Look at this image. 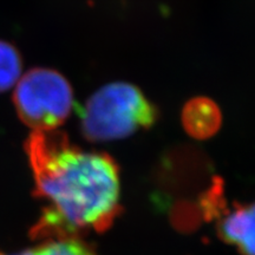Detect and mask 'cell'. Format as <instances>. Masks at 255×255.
I'll return each mask as SVG.
<instances>
[{
	"label": "cell",
	"mask_w": 255,
	"mask_h": 255,
	"mask_svg": "<svg viewBox=\"0 0 255 255\" xmlns=\"http://www.w3.org/2000/svg\"><path fill=\"white\" fill-rule=\"evenodd\" d=\"M157 120V108L138 88L111 83L87 101L81 113V132L90 142L116 141L150 129Z\"/></svg>",
	"instance_id": "cell-2"
},
{
	"label": "cell",
	"mask_w": 255,
	"mask_h": 255,
	"mask_svg": "<svg viewBox=\"0 0 255 255\" xmlns=\"http://www.w3.org/2000/svg\"><path fill=\"white\" fill-rule=\"evenodd\" d=\"M21 57L7 41L0 40V92L8 90L20 79Z\"/></svg>",
	"instance_id": "cell-7"
},
{
	"label": "cell",
	"mask_w": 255,
	"mask_h": 255,
	"mask_svg": "<svg viewBox=\"0 0 255 255\" xmlns=\"http://www.w3.org/2000/svg\"><path fill=\"white\" fill-rule=\"evenodd\" d=\"M33 194L47 206L32 226L33 240L104 233L122 213L120 168L104 152L84 151L64 132L33 131L25 142Z\"/></svg>",
	"instance_id": "cell-1"
},
{
	"label": "cell",
	"mask_w": 255,
	"mask_h": 255,
	"mask_svg": "<svg viewBox=\"0 0 255 255\" xmlns=\"http://www.w3.org/2000/svg\"><path fill=\"white\" fill-rule=\"evenodd\" d=\"M28 251L30 255H98L94 247L81 238L51 239Z\"/></svg>",
	"instance_id": "cell-6"
},
{
	"label": "cell",
	"mask_w": 255,
	"mask_h": 255,
	"mask_svg": "<svg viewBox=\"0 0 255 255\" xmlns=\"http://www.w3.org/2000/svg\"><path fill=\"white\" fill-rule=\"evenodd\" d=\"M13 103L19 119L33 131H51L71 114L72 88L55 70L32 69L18 81Z\"/></svg>",
	"instance_id": "cell-3"
},
{
	"label": "cell",
	"mask_w": 255,
	"mask_h": 255,
	"mask_svg": "<svg viewBox=\"0 0 255 255\" xmlns=\"http://www.w3.org/2000/svg\"><path fill=\"white\" fill-rule=\"evenodd\" d=\"M216 233L225 244L234 246L241 255H255V201L225 206L215 216Z\"/></svg>",
	"instance_id": "cell-4"
},
{
	"label": "cell",
	"mask_w": 255,
	"mask_h": 255,
	"mask_svg": "<svg viewBox=\"0 0 255 255\" xmlns=\"http://www.w3.org/2000/svg\"><path fill=\"white\" fill-rule=\"evenodd\" d=\"M0 255H2V253H0Z\"/></svg>",
	"instance_id": "cell-9"
},
{
	"label": "cell",
	"mask_w": 255,
	"mask_h": 255,
	"mask_svg": "<svg viewBox=\"0 0 255 255\" xmlns=\"http://www.w3.org/2000/svg\"><path fill=\"white\" fill-rule=\"evenodd\" d=\"M181 120L188 135L207 139L219 131L222 115L215 102L207 97H195L183 107Z\"/></svg>",
	"instance_id": "cell-5"
},
{
	"label": "cell",
	"mask_w": 255,
	"mask_h": 255,
	"mask_svg": "<svg viewBox=\"0 0 255 255\" xmlns=\"http://www.w3.org/2000/svg\"><path fill=\"white\" fill-rule=\"evenodd\" d=\"M2 255H5V254H2ZM13 255H30V251L25 250L23 252H20V253H17V254H13Z\"/></svg>",
	"instance_id": "cell-8"
}]
</instances>
